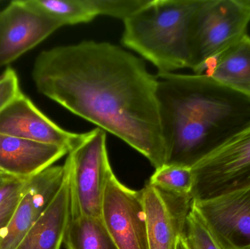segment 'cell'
<instances>
[{
	"instance_id": "obj_6",
	"label": "cell",
	"mask_w": 250,
	"mask_h": 249,
	"mask_svg": "<svg viewBox=\"0 0 250 249\" xmlns=\"http://www.w3.org/2000/svg\"><path fill=\"white\" fill-rule=\"evenodd\" d=\"M194 200L250 187V127L192 168Z\"/></svg>"
},
{
	"instance_id": "obj_9",
	"label": "cell",
	"mask_w": 250,
	"mask_h": 249,
	"mask_svg": "<svg viewBox=\"0 0 250 249\" xmlns=\"http://www.w3.org/2000/svg\"><path fill=\"white\" fill-rule=\"evenodd\" d=\"M62 26L27 0L11 1L0 11V68L16 61Z\"/></svg>"
},
{
	"instance_id": "obj_8",
	"label": "cell",
	"mask_w": 250,
	"mask_h": 249,
	"mask_svg": "<svg viewBox=\"0 0 250 249\" xmlns=\"http://www.w3.org/2000/svg\"><path fill=\"white\" fill-rule=\"evenodd\" d=\"M192 207L220 248H250V187L209 200H192Z\"/></svg>"
},
{
	"instance_id": "obj_21",
	"label": "cell",
	"mask_w": 250,
	"mask_h": 249,
	"mask_svg": "<svg viewBox=\"0 0 250 249\" xmlns=\"http://www.w3.org/2000/svg\"><path fill=\"white\" fill-rule=\"evenodd\" d=\"M21 93L17 74L13 69L8 67L0 76V111Z\"/></svg>"
},
{
	"instance_id": "obj_12",
	"label": "cell",
	"mask_w": 250,
	"mask_h": 249,
	"mask_svg": "<svg viewBox=\"0 0 250 249\" xmlns=\"http://www.w3.org/2000/svg\"><path fill=\"white\" fill-rule=\"evenodd\" d=\"M64 175V165L51 166L27 180L24 192L0 241V249H16L54 200Z\"/></svg>"
},
{
	"instance_id": "obj_22",
	"label": "cell",
	"mask_w": 250,
	"mask_h": 249,
	"mask_svg": "<svg viewBox=\"0 0 250 249\" xmlns=\"http://www.w3.org/2000/svg\"><path fill=\"white\" fill-rule=\"evenodd\" d=\"M176 249H189V247L187 244L186 240H185V236H184V234H182L179 237Z\"/></svg>"
},
{
	"instance_id": "obj_10",
	"label": "cell",
	"mask_w": 250,
	"mask_h": 249,
	"mask_svg": "<svg viewBox=\"0 0 250 249\" xmlns=\"http://www.w3.org/2000/svg\"><path fill=\"white\" fill-rule=\"evenodd\" d=\"M149 249H176L190 211L191 195L175 194L147 183L142 189Z\"/></svg>"
},
{
	"instance_id": "obj_1",
	"label": "cell",
	"mask_w": 250,
	"mask_h": 249,
	"mask_svg": "<svg viewBox=\"0 0 250 249\" xmlns=\"http://www.w3.org/2000/svg\"><path fill=\"white\" fill-rule=\"evenodd\" d=\"M32 78L40 93L115 135L155 169L166 164L156 76L121 47L82 41L42 51Z\"/></svg>"
},
{
	"instance_id": "obj_16",
	"label": "cell",
	"mask_w": 250,
	"mask_h": 249,
	"mask_svg": "<svg viewBox=\"0 0 250 249\" xmlns=\"http://www.w3.org/2000/svg\"><path fill=\"white\" fill-rule=\"evenodd\" d=\"M67 249H119L101 218H70L64 236Z\"/></svg>"
},
{
	"instance_id": "obj_13",
	"label": "cell",
	"mask_w": 250,
	"mask_h": 249,
	"mask_svg": "<svg viewBox=\"0 0 250 249\" xmlns=\"http://www.w3.org/2000/svg\"><path fill=\"white\" fill-rule=\"evenodd\" d=\"M68 153L66 148L0 133V172L17 179L32 178Z\"/></svg>"
},
{
	"instance_id": "obj_23",
	"label": "cell",
	"mask_w": 250,
	"mask_h": 249,
	"mask_svg": "<svg viewBox=\"0 0 250 249\" xmlns=\"http://www.w3.org/2000/svg\"><path fill=\"white\" fill-rule=\"evenodd\" d=\"M249 249H250V248Z\"/></svg>"
},
{
	"instance_id": "obj_17",
	"label": "cell",
	"mask_w": 250,
	"mask_h": 249,
	"mask_svg": "<svg viewBox=\"0 0 250 249\" xmlns=\"http://www.w3.org/2000/svg\"><path fill=\"white\" fill-rule=\"evenodd\" d=\"M34 8L62 26L89 23L95 19L84 0H27Z\"/></svg>"
},
{
	"instance_id": "obj_20",
	"label": "cell",
	"mask_w": 250,
	"mask_h": 249,
	"mask_svg": "<svg viewBox=\"0 0 250 249\" xmlns=\"http://www.w3.org/2000/svg\"><path fill=\"white\" fill-rule=\"evenodd\" d=\"M27 180L16 179L0 187V241L24 192Z\"/></svg>"
},
{
	"instance_id": "obj_11",
	"label": "cell",
	"mask_w": 250,
	"mask_h": 249,
	"mask_svg": "<svg viewBox=\"0 0 250 249\" xmlns=\"http://www.w3.org/2000/svg\"><path fill=\"white\" fill-rule=\"evenodd\" d=\"M0 133L66 148L69 152L77 146L84 136V133H70L59 127L22 92L0 111Z\"/></svg>"
},
{
	"instance_id": "obj_4",
	"label": "cell",
	"mask_w": 250,
	"mask_h": 249,
	"mask_svg": "<svg viewBox=\"0 0 250 249\" xmlns=\"http://www.w3.org/2000/svg\"><path fill=\"white\" fill-rule=\"evenodd\" d=\"M250 0H200L191 21L190 69L200 75L216 56L247 35Z\"/></svg>"
},
{
	"instance_id": "obj_19",
	"label": "cell",
	"mask_w": 250,
	"mask_h": 249,
	"mask_svg": "<svg viewBox=\"0 0 250 249\" xmlns=\"http://www.w3.org/2000/svg\"><path fill=\"white\" fill-rule=\"evenodd\" d=\"M183 234L189 249H222L192 206Z\"/></svg>"
},
{
	"instance_id": "obj_18",
	"label": "cell",
	"mask_w": 250,
	"mask_h": 249,
	"mask_svg": "<svg viewBox=\"0 0 250 249\" xmlns=\"http://www.w3.org/2000/svg\"><path fill=\"white\" fill-rule=\"evenodd\" d=\"M148 183L175 194L191 195L193 187L192 168L164 165L155 169Z\"/></svg>"
},
{
	"instance_id": "obj_5",
	"label": "cell",
	"mask_w": 250,
	"mask_h": 249,
	"mask_svg": "<svg viewBox=\"0 0 250 249\" xmlns=\"http://www.w3.org/2000/svg\"><path fill=\"white\" fill-rule=\"evenodd\" d=\"M70 174L71 218H101L107 181L113 171L107 151L106 133L97 128L84 133L67 153L64 164Z\"/></svg>"
},
{
	"instance_id": "obj_2",
	"label": "cell",
	"mask_w": 250,
	"mask_h": 249,
	"mask_svg": "<svg viewBox=\"0 0 250 249\" xmlns=\"http://www.w3.org/2000/svg\"><path fill=\"white\" fill-rule=\"evenodd\" d=\"M165 165L192 168L250 127V99L207 75L157 73Z\"/></svg>"
},
{
	"instance_id": "obj_3",
	"label": "cell",
	"mask_w": 250,
	"mask_h": 249,
	"mask_svg": "<svg viewBox=\"0 0 250 249\" xmlns=\"http://www.w3.org/2000/svg\"><path fill=\"white\" fill-rule=\"evenodd\" d=\"M200 0H148L125 20L121 42L158 73L190 69L191 21Z\"/></svg>"
},
{
	"instance_id": "obj_7",
	"label": "cell",
	"mask_w": 250,
	"mask_h": 249,
	"mask_svg": "<svg viewBox=\"0 0 250 249\" xmlns=\"http://www.w3.org/2000/svg\"><path fill=\"white\" fill-rule=\"evenodd\" d=\"M101 219L119 249H149L142 190H131L111 173L103 199Z\"/></svg>"
},
{
	"instance_id": "obj_14",
	"label": "cell",
	"mask_w": 250,
	"mask_h": 249,
	"mask_svg": "<svg viewBox=\"0 0 250 249\" xmlns=\"http://www.w3.org/2000/svg\"><path fill=\"white\" fill-rule=\"evenodd\" d=\"M51 204L16 249H61L71 218V188L68 170Z\"/></svg>"
},
{
	"instance_id": "obj_15",
	"label": "cell",
	"mask_w": 250,
	"mask_h": 249,
	"mask_svg": "<svg viewBox=\"0 0 250 249\" xmlns=\"http://www.w3.org/2000/svg\"><path fill=\"white\" fill-rule=\"evenodd\" d=\"M250 99V37L248 34L210 60L200 75Z\"/></svg>"
}]
</instances>
